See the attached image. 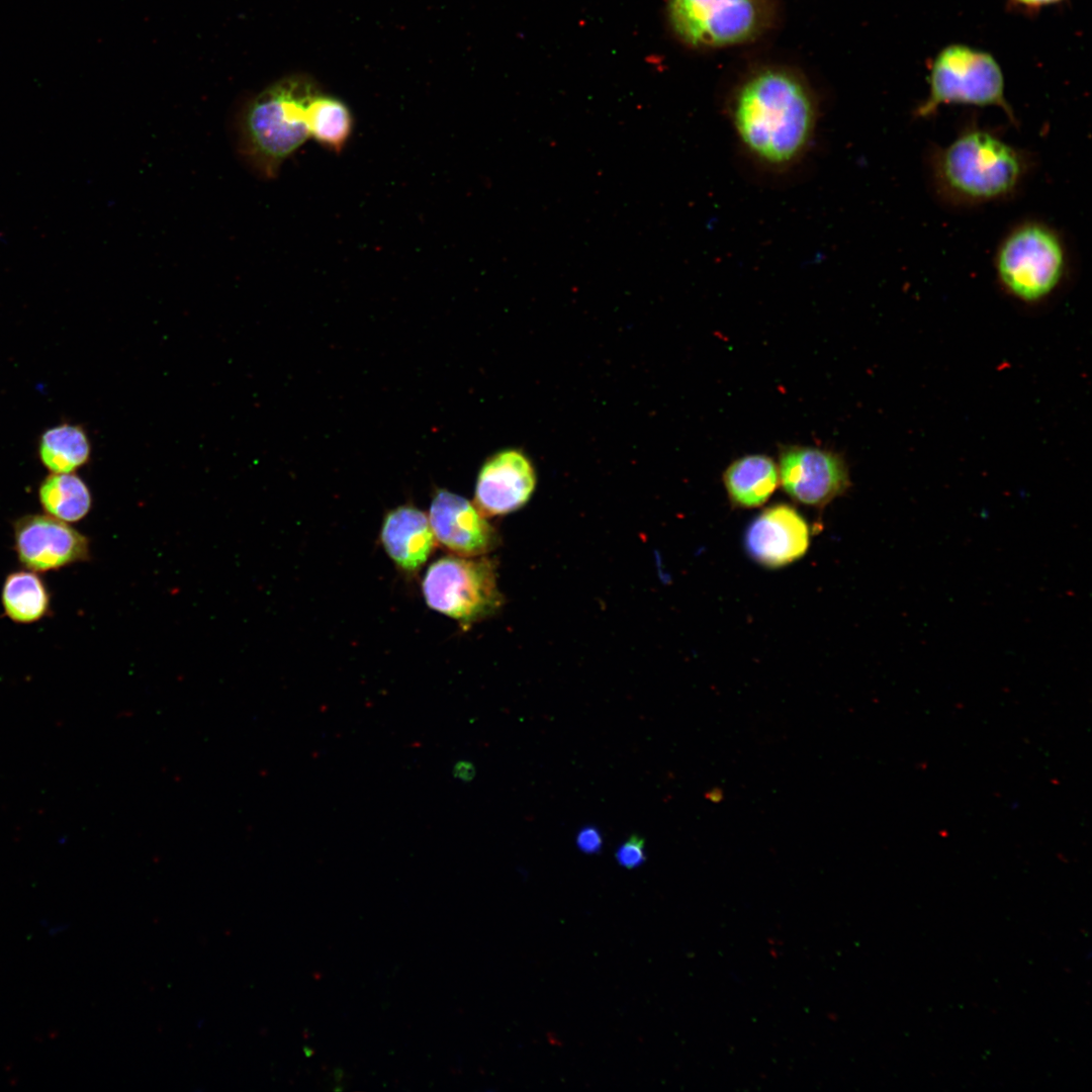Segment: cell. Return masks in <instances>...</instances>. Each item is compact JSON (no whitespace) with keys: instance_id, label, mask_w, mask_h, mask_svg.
<instances>
[{"instance_id":"1","label":"cell","mask_w":1092,"mask_h":1092,"mask_svg":"<svg viewBox=\"0 0 1092 1092\" xmlns=\"http://www.w3.org/2000/svg\"><path fill=\"white\" fill-rule=\"evenodd\" d=\"M726 110L743 152L772 172L789 170L805 158L820 113L807 77L782 64H762L746 71L731 88Z\"/></svg>"},{"instance_id":"2","label":"cell","mask_w":1092,"mask_h":1092,"mask_svg":"<svg viewBox=\"0 0 1092 1092\" xmlns=\"http://www.w3.org/2000/svg\"><path fill=\"white\" fill-rule=\"evenodd\" d=\"M1031 167L1029 155L995 132L969 124L929 157V175L938 197L952 206L973 207L1016 194Z\"/></svg>"},{"instance_id":"3","label":"cell","mask_w":1092,"mask_h":1092,"mask_svg":"<svg viewBox=\"0 0 1092 1092\" xmlns=\"http://www.w3.org/2000/svg\"><path fill=\"white\" fill-rule=\"evenodd\" d=\"M316 94L302 80H285L264 90L240 113L237 145L259 176L274 178L283 162L308 139L307 106Z\"/></svg>"},{"instance_id":"4","label":"cell","mask_w":1092,"mask_h":1092,"mask_svg":"<svg viewBox=\"0 0 1092 1092\" xmlns=\"http://www.w3.org/2000/svg\"><path fill=\"white\" fill-rule=\"evenodd\" d=\"M1069 264L1063 236L1036 219L1012 226L998 244L994 256L996 277L1003 289L1026 303L1051 296L1067 276Z\"/></svg>"},{"instance_id":"5","label":"cell","mask_w":1092,"mask_h":1092,"mask_svg":"<svg viewBox=\"0 0 1092 1092\" xmlns=\"http://www.w3.org/2000/svg\"><path fill=\"white\" fill-rule=\"evenodd\" d=\"M928 91L913 114L929 118L943 105L993 106L1017 126L1018 119L1006 99L1003 72L988 52L965 43L942 48L928 65Z\"/></svg>"},{"instance_id":"6","label":"cell","mask_w":1092,"mask_h":1092,"mask_svg":"<svg viewBox=\"0 0 1092 1092\" xmlns=\"http://www.w3.org/2000/svg\"><path fill=\"white\" fill-rule=\"evenodd\" d=\"M674 35L695 50L751 43L777 24L775 0H667Z\"/></svg>"},{"instance_id":"7","label":"cell","mask_w":1092,"mask_h":1092,"mask_svg":"<svg viewBox=\"0 0 1092 1092\" xmlns=\"http://www.w3.org/2000/svg\"><path fill=\"white\" fill-rule=\"evenodd\" d=\"M422 589L431 609L465 625L493 615L503 605L495 566L483 555L441 557L427 569Z\"/></svg>"},{"instance_id":"8","label":"cell","mask_w":1092,"mask_h":1092,"mask_svg":"<svg viewBox=\"0 0 1092 1092\" xmlns=\"http://www.w3.org/2000/svg\"><path fill=\"white\" fill-rule=\"evenodd\" d=\"M778 468L786 493L807 506L822 508L850 484L846 462L827 449L785 446L780 451Z\"/></svg>"},{"instance_id":"9","label":"cell","mask_w":1092,"mask_h":1092,"mask_svg":"<svg viewBox=\"0 0 1092 1092\" xmlns=\"http://www.w3.org/2000/svg\"><path fill=\"white\" fill-rule=\"evenodd\" d=\"M14 545L19 561L33 571L56 570L89 557L88 539L67 522L48 514L17 520Z\"/></svg>"},{"instance_id":"10","label":"cell","mask_w":1092,"mask_h":1092,"mask_svg":"<svg viewBox=\"0 0 1092 1092\" xmlns=\"http://www.w3.org/2000/svg\"><path fill=\"white\" fill-rule=\"evenodd\" d=\"M535 486L536 473L529 458L519 450H503L481 466L473 504L485 517L508 515L529 502Z\"/></svg>"},{"instance_id":"11","label":"cell","mask_w":1092,"mask_h":1092,"mask_svg":"<svg viewBox=\"0 0 1092 1092\" xmlns=\"http://www.w3.org/2000/svg\"><path fill=\"white\" fill-rule=\"evenodd\" d=\"M429 521L436 540L459 556H482L498 545V535L474 504L446 489L436 491Z\"/></svg>"},{"instance_id":"12","label":"cell","mask_w":1092,"mask_h":1092,"mask_svg":"<svg viewBox=\"0 0 1092 1092\" xmlns=\"http://www.w3.org/2000/svg\"><path fill=\"white\" fill-rule=\"evenodd\" d=\"M809 540L808 524L802 515L790 505L778 504L752 521L745 534V547L756 562L777 568L801 558Z\"/></svg>"},{"instance_id":"13","label":"cell","mask_w":1092,"mask_h":1092,"mask_svg":"<svg viewBox=\"0 0 1092 1092\" xmlns=\"http://www.w3.org/2000/svg\"><path fill=\"white\" fill-rule=\"evenodd\" d=\"M380 538L395 565L408 572L423 566L435 546L429 519L413 506H401L390 511L384 517Z\"/></svg>"},{"instance_id":"14","label":"cell","mask_w":1092,"mask_h":1092,"mask_svg":"<svg viewBox=\"0 0 1092 1092\" xmlns=\"http://www.w3.org/2000/svg\"><path fill=\"white\" fill-rule=\"evenodd\" d=\"M723 482L730 502L738 508L763 505L780 483L779 468L763 454L746 455L734 460L724 471Z\"/></svg>"},{"instance_id":"15","label":"cell","mask_w":1092,"mask_h":1092,"mask_svg":"<svg viewBox=\"0 0 1092 1092\" xmlns=\"http://www.w3.org/2000/svg\"><path fill=\"white\" fill-rule=\"evenodd\" d=\"M37 453L52 473H71L88 462L91 445L82 427L63 423L41 434Z\"/></svg>"},{"instance_id":"16","label":"cell","mask_w":1092,"mask_h":1092,"mask_svg":"<svg viewBox=\"0 0 1092 1092\" xmlns=\"http://www.w3.org/2000/svg\"><path fill=\"white\" fill-rule=\"evenodd\" d=\"M38 497L48 515L67 523L83 519L92 506L87 484L74 472H51L39 485Z\"/></svg>"},{"instance_id":"17","label":"cell","mask_w":1092,"mask_h":1092,"mask_svg":"<svg viewBox=\"0 0 1092 1092\" xmlns=\"http://www.w3.org/2000/svg\"><path fill=\"white\" fill-rule=\"evenodd\" d=\"M2 605L12 621L28 624L48 613L50 596L42 579L33 570H17L4 581Z\"/></svg>"},{"instance_id":"18","label":"cell","mask_w":1092,"mask_h":1092,"mask_svg":"<svg viewBox=\"0 0 1092 1092\" xmlns=\"http://www.w3.org/2000/svg\"><path fill=\"white\" fill-rule=\"evenodd\" d=\"M309 136L321 146L340 153L353 130V118L340 100L315 94L307 106Z\"/></svg>"},{"instance_id":"19","label":"cell","mask_w":1092,"mask_h":1092,"mask_svg":"<svg viewBox=\"0 0 1092 1092\" xmlns=\"http://www.w3.org/2000/svg\"><path fill=\"white\" fill-rule=\"evenodd\" d=\"M645 840L638 834H631L622 842L615 853L617 862L626 869H635L646 860Z\"/></svg>"},{"instance_id":"20","label":"cell","mask_w":1092,"mask_h":1092,"mask_svg":"<svg viewBox=\"0 0 1092 1092\" xmlns=\"http://www.w3.org/2000/svg\"><path fill=\"white\" fill-rule=\"evenodd\" d=\"M575 842L577 848L584 853H599L603 847L602 832L596 825H584L577 832Z\"/></svg>"},{"instance_id":"21","label":"cell","mask_w":1092,"mask_h":1092,"mask_svg":"<svg viewBox=\"0 0 1092 1092\" xmlns=\"http://www.w3.org/2000/svg\"><path fill=\"white\" fill-rule=\"evenodd\" d=\"M1064 1L1066 0H1006L1012 8L1027 13H1035L1043 7L1060 4Z\"/></svg>"},{"instance_id":"22","label":"cell","mask_w":1092,"mask_h":1092,"mask_svg":"<svg viewBox=\"0 0 1092 1092\" xmlns=\"http://www.w3.org/2000/svg\"><path fill=\"white\" fill-rule=\"evenodd\" d=\"M453 774L455 778H458L461 781L469 782L473 779L475 775V768L470 761L461 760L455 764L453 768Z\"/></svg>"}]
</instances>
